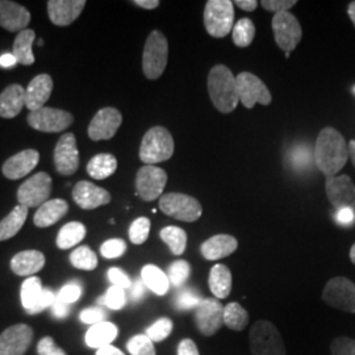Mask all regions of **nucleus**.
<instances>
[{"mask_svg":"<svg viewBox=\"0 0 355 355\" xmlns=\"http://www.w3.org/2000/svg\"><path fill=\"white\" fill-rule=\"evenodd\" d=\"M315 164L325 177H336L349 159L347 142L334 128H324L315 145Z\"/></svg>","mask_w":355,"mask_h":355,"instance_id":"obj_1","label":"nucleus"},{"mask_svg":"<svg viewBox=\"0 0 355 355\" xmlns=\"http://www.w3.org/2000/svg\"><path fill=\"white\" fill-rule=\"evenodd\" d=\"M208 94L216 110L221 114L233 112L239 103L236 76L224 64H216L208 74Z\"/></svg>","mask_w":355,"mask_h":355,"instance_id":"obj_2","label":"nucleus"},{"mask_svg":"<svg viewBox=\"0 0 355 355\" xmlns=\"http://www.w3.org/2000/svg\"><path fill=\"white\" fill-rule=\"evenodd\" d=\"M174 139L164 127L149 129L141 142L140 159L146 165L154 166L170 159L174 154Z\"/></svg>","mask_w":355,"mask_h":355,"instance_id":"obj_3","label":"nucleus"},{"mask_svg":"<svg viewBox=\"0 0 355 355\" xmlns=\"http://www.w3.org/2000/svg\"><path fill=\"white\" fill-rule=\"evenodd\" d=\"M249 343L253 355H287L279 330L270 321L258 320L254 322Z\"/></svg>","mask_w":355,"mask_h":355,"instance_id":"obj_4","label":"nucleus"},{"mask_svg":"<svg viewBox=\"0 0 355 355\" xmlns=\"http://www.w3.org/2000/svg\"><path fill=\"white\" fill-rule=\"evenodd\" d=\"M168 60V42L159 31H153L146 38L142 54V71L148 79H158L164 74Z\"/></svg>","mask_w":355,"mask_h":355,"instance_id":"obj_5","label":"nucleus"},{"mask_svg":"<svg viewBox=\"0 0 355 355\" xmlns=\"http://www.w3.org/2000/svg\"><path fill=\"white\" fill-rule=\"evenodd\" d=\"M234 3L230 0H208L204 8V26L209 36L223 38L233 31Z\"/></svg>","mask_w":355,"mask_h":355,"instance_id":"obj_6","label":"nucleus"},{"mask_svg":"<svg viewBox=\"0 0 355 355\" xmlns=\"http://www.w3.org/2000/svg\"><path fill=\"white\" fill-rule=\"evenodd\" d=\"M159 209L166 216H170L183 223L198 221L203 215L202 204L195 198L186 193L168 192L159 198Z\"/></svg>","mask_w":355,"mask_h":355,"instance_id":"obj_7","label":"nucleus"},{"mask_svg":"<svg viewBox=\"0 0 355 355\" xmlns=\"http://www.w3.org/2000/svg\"><path fill=\"white\" fill-rule=\"evenodd\" d=\"M53 190V180L48 173L40 171L33 177L26 180L17 190V200L19 204L26 208L41 207L46 203L51 198Z\"/></svg>","mask_w":355,"mask_h":355,"instance_id":"obj_8","label":"nucleus"},{"mask_svg":"<svg viewBox=\"0 0 355 355\" xmlns=\"http://www.w3.org/2000/svg\"><path fill=\"white\" fill-rule=\"evenodd\" d=\"M26 120L33 129L45 133L64 132L74 123V117L70 112L51 107H42L41 110L29 112Z\"/></svg>","mask_w":355,"mask_h":355,"instance_id":"obj_9","label":"nucleus"},{"mask_svg":"<svg viewBox=\"0 0 355 355\" xmlns=\"http://www.w3.org/2000/svg\"><path fill=\"white\" fill-rule=\"evenodd\" d=\"M272 31L275 42L284 53L296 49L303 37V31L299 20L291 12H282L272 17Z\"/></svg>","mask_w":355,"mask_h":355,"instance_id":"obj_10","label":"nucleus"},{"mask_svg":"<svg viewBox=\"0 0 355 355\" xmlns=\"http://www.w3.org/2000/svg\"><path fill=\"white\" fill-rule=\"evenodd\" d=\"M322 300L331 308L355 313L354 283L343 277L330 279L322 291Z\"/></svg>","mask_w":355,"mask_h":355,"instance_id":"obj_11","label":"nucleus"},{"mask_svg":"<svg viewBox=\"0 0 355 355\" xmlns=\"http://www.w3.org/2000/svg\"><path fill=\"white\" fill-rule=\"evenodd\" d=\"M236 85L240 102L243 104V107L249 110L254 108L257 103L262 105H268L272 101V96L266 85L252 73H240L236 76Z\"/></svg>","mask_w":355,"mask_h":355,"instance_id":"obj_12","label":"nucleus"},{"mask_svg":"<svg viewBox=\"0 0 355 355\" xmlns=\"http://www.w3.org/2000/svg\"><path fill=\"white\" fill-rule=\"evenodd\" d=\"M167 184L165 170L157 166L145 165L136 175V190L142 200L153 202L158 199Z\"/></svg>","mask_w":355,"mask_h":355,"instance_id":"obj_13","label":"nucleus"},{"mask_svg":"<svg viewBox=\"0 0 355 355\" xmlns=\"http://www.w3.org/2000/svg\"><path fill=\"white\" fill-rule=\"evenodd\" d=\"M195 322L205 337L215 336L224 325V306L218 299L202 300L195 311Z\"/></svg>","mask_w":355,"mask_h":355,"instance_id":"obj_14","label":"nucleus"},{"mask_svg":"<svg viewBox=\"0 0 355 355\" xmlns=\"http://www.w3.org/2000/svg\"><path fill=\"white\" fill-rule=\"evenodd\" d=\"M54 165L61 175L76 174L79 167V150L73 133H64L57 142L54 149Z\"/></svg>","mask_w":355,"mask_h":355,"instance_id":"obj_15","label":"nucleus"},{"mask_svg":"<svg viewBox=\"0 0 355 355\" xmlns=\"http://www.w3.org/2000/svg\"><path fill=\"white\" fill-rule=\"evenodd\" d=\"M123 123V116L112 107L102 108L94 116L89 125V137L92 141L111 140Z\"/></svg>","mask_w":355,"mask_h":355,"instance_id":"obj_16","label":"nucleus"},{"mask_svg":"<svg viewBox=\"0 0 355 355\" xmlns=\"http://www.w3.org/2000/svg\"><path fill=\"white\" fill-rule=\"evenodd\" d=\"M33 338V330L26 324L10 327L0 334V355H24Z\"/></svg>","mask_w":355,"mask_h":355,"instance_id":"obj_17","label":"nucleus"},{"mask_svg":"<svg viewBox=\"0 0 355 355\" xmlns=\"http://www.w3.org/2000/svg\"><path fill=\"white\" fill-rule=\"evenodd\" d=\"M325 191L331 205L337 209L355 208V184L347 175L328 177L325 182Z\"/></svg>","mask_w":355,"mask_h":355,"instance_id":"obj_18","label":"nucleus"},{"mask_svg":"<svg viewBox=\"0 0 355 355\" xmlns=\"http://www.w3.org/2000/svg\"><path fill=\"white\" fill-rule=\"evenodd\" d=\"M111 193L102 187H98L96 184L80 180L78 182L73 189V200L76 205H79L82 209H95L102 205L111 203Z\"/></svg>","mask_w":355,"mask_h":355,"instance_id":"obj_19","label":"nucleus"},{"mask_svg":"<svg viewBox=\"0 0 355 355\" xmlns=\"http://www.w3.org/2000/svg\"><path fill=\"white\" fill-rule=\"evenodd\" d=\"M31 12L11 0H0V26L8 32H23L31 23Z\"/></svg>","mask_w":355,"mask_h":355,"instance_id":"obj_20","label":"nucleus"},{"mask_svg":"<svg viewBox=\"0 0 355 355\" xmlns=\"http://www.w3.org/2000/svg\"><path fill=\"white\" fill-rule=\"evenodd\" d=\"M85 6V0H49L48 15L54 26H67L80 16Z\"/></svg>","mask_w":355,"mask_h":355,"instance_id":"obj_21","label":"nucleus"},{"mask_svg":"<svg viewBox=\"0 0 355 355\" xmlns=\"http://www.w3.org/2000/svg\"><path fill=\"white\" fill-rule=\"evenodd\" d=\"M40 162V153L26 149L8 158L1 167V173L7 179L17 180L28 175Z\"/></svg>","mask_w":355,"mask_h":355,"instance_id":"obj_22","label":"nucleus"},{"mask_svg":"<svg viewBox=\"0 0 355 355\" xmlns=\"http://www.w3.org/2000/svg\"><path fill=\"white\" fill-rule=\"evenodd\" d=\"M53 91V79L49 74L35 76L26 89V107L31 111H37L45 107Z\"/></svg>","mask_w":355,"mask_h":355,"instance_id":"obj_23","label":"nucleus"},{"mask_svg":"<svg viewBox=\"0 0 355 355\" xmlns=\"http://www.w3.org/2000/svg\"><path fill=\"white\" fill-rule=\"evenodd\" d=\"M237 248L239 242L233 236L217 234L202 243L200 253L207 261H217L232 255Z\"/></svg>","mask_w":355,"mask_h":355,"instance_id":"obj_24","label":"nucleus"},{"mask_svg":"<svg viewBox=\"0 0 355 355\" xmlns=\"http://www.w3.org/2000/svg\"><path fill=\"white\" fill-rule=\"evenodd\" d=\"M26 105V89L17 83L8 86L0 94V116L13 119Z\"/></svg>","mask_w":355,"mask_h":355,"instance_id":"obj_25","label":"nucleus"},{"mask_svg":"<svg viewBox=\"0 0 355 355\" xmlns=\"http://www.w3.org/2000/svg\"><path fill=\"white\" fill-rule=\"evenodd\" d=\"M69 212V204L64 199H51L42 204L33 217L37 228H49L57 224Z\"/></svg>","mask_w":355,"mask_h":355,"instance_id":"obj_26","label":"nucleus"},{"mask_svg":"<svg viewBox=\"0 0 355 355\" xmlns=\"http://www.w3.org/2000/svg\"><path fill=\"white\" fill-rule=\"evenodd\" d=\"M45 266V255L38 250H24L11 259V270L19 277H32Z\"/></svg>","mask_w":355,"mask_h":355,"instance_id":"obj_27","label":"nucleus"},{"mask_svg":"<svg viewBox=\"0 0 355 355\" xmlns=\"http://www.w3.org/2000/svg\"><path fill=\"white\" fill-rule=\"evenodd\" d=\"M117 334L119 329L114 324L103 321L99 324L91 325V328L86 333V343L92 349H102L104 346H108L111 343H114Z\"/></svg>","mask_w":355,"mask_h":355,"instance_id":"obj_28","label":"nucleus"},{"mask_svg":"<svg viewBox=\"0 0 355 355\" xmlns=\"http://www.w3.org/2000/svg\"><path fill=\"white\" fill-rule=\"evenodd\" d=\"M209 290L216 299H227L232 291V272L225 265H215L209 271Z\"/></svg>","mask_w":355,"mask_h":355,"instance_id":"obj_29","label":"nucleus"},{"mask_svg":"<svg viewBox=\"0 0 355 355\" xmlns=\"http://www.w3.org/2000/svg\"><path fill=\"white\" fill-rule=\"evenodd\" d=\"M28 208L19 204L12 212L0 221V241H7L15 237L26 224Z\"/></svg>","mask_w":355,"mask_h":355,"instance_id":"obj_30","label":"nucleus"},{"mask_svg":"<svg viewBox=\"0 0 355 355\" xmlns=\"http://www.w3.org/2000/svg\"><path fill=\"white\" fill-rule=\"evenodd\" d=\"M36 38V33L32 29H26L20 32L13 42L12 54L17 60V64L31 66L35 64V55H33V41Z\"/></svg>","mask_w":355,"mask_h":355,"instance_id":"obj_31","label":"nucleus"},{"mask_svg":"<svg viewBox=\"0 0 355 355\" xmlns=\"http://www.w3.org/2000/svg\"><path fill=\"white\" fill-rule=\"evenodd\" d=\"M117 170V159L110 153H102L92 157L87 164V173L96 180H103L111 177Z\"/></svg>","mask_w":355,"mask_h":355,"instance_id":"obj_32","label":"nucleus"},{"mask_svg":"<svg viewBox=\"0 0 355 355\" xmlns=\"http://www.w3.org/2000/svg\"><path fill=\"white\" fill-rule=\"evenodd\" d=\"M141 279L145 286L154 292L155 295H166L170 287V280L165 272L159 267L154 265H146L141 271Z\"/></svg>","mask_w":355,"mask_h":355,"instance_id":"obj_33","label":"nucleus"},{"mask_svg":"<svg viewBox=\"0 0 355 355\" xmlns=\"http://www.w3.org/2000/svg\"><path fill=\"white\" fill-rule=\"evenodd\" d=\"M86 237V227L82 223L73 221L64 224L62 228L60 229L57 236V246L61 250H67L76 246L79 242L83 241Z\"/></svg>","mask_w":355,"mask_h":355,"instance_id":"obj_34","label":"nucleus"},{"mask_svg":"<svg viewBox=\"0 0 355 355\" xmlns=\"http://www.w3.org/2000/svg\"><path fill=\"white\" fill-rule=\"evenodd\" d=\"M44 287L41 279L37 277H29L21 286V304L24 306L26 313H32V311L37 306L38 302L44 295Z\"/></svg>","mask_w":355,"mask_h":355,"instance_id":"obj_35","label":"nucleus"},{"mask_svg":"<svg viewBox=\"0 0 355 355\" xmlns=\"http://www.w3.org/2000/svg\"><path fill=\"white\" fill-rule=\"evenodd\" d=\"M249 324V313L240 303H229L224 306V325L234 331H242Z\"/></svg>","mask_w":355,"mask_h":355,"instance_id":"obj_36","label":"nucleus"},{"mask_svg":"<svg viewBox=\"0 0 355 355\" xmlns=\"http://www.w3.org/2000/svg\"><path fill=\"white\" fill-rule=\"evenodd\" d=\"M161 240L168 246L174 255H182L187 246V233L179 227H166L159 232Z\"/></svg>","mask_w":355,"mask_h":355,"instance_id":"obj_37","label":"nucleus"},{"mask_svg":"<svg viewBox=\"0 0 355 355\" xmlns=\"http://www.w3.org/2000/svg\"><path fill=\"white\" fill-rule=\"evenodd\" d=\"M255 37V26L253 21L248 17L241 19L233 26V33H232V40L234 45L239 48H248Z\"/></svg>","mask_w":355,"mask_h":355,"instance_id":"obj_38","label":"nucleus"},{"mask_svg":"<svg viewBox=\"0 0 355 355\" xmlns=\"http://www.w3.org/2000/svg\"><path fill=\"white\" fill-rule=\"evenodd\" d=\"M71 265L85 271H92L98 266V257L94 253L89 246L83 245L76 248V250L70 255Z\"/></svg>","mask_w":355,"mask_h":355,"instance_id":"obj_39","label":"nucleus"},{"mask_svg":"<svg viewBox=\"0 0 355 355\" xmlns=\"http://www.w3.org/2000/svg\"><path fill=\"white\" fill-rule=\"evenodd\" d=\"M150 220L148 217L136 218L129 228V240L135 245H142L149 239L150 233Z\"/></svg>","mask_w":355,"mask_h":355,"instance_id":"obj_40","label":"nucleus"},{"mask_svg":"<svg viewBox=\"0 0 355 355\" xmlns=\"http://www.w3.org/2000/svg\"><path fill=\"white\" fill-rule=\"evenodd\" d=\"M99 304L105 305L112 311H120L127 304V295L125 290L112 286L105 292V295L99 297Z\"/></svg>","mask_w":355,"mask_h":355,"instance_id":"obj_41","label":"nucleus"},{"mask_svg":"<svg viewBox=\"0 0 355 355\" xmlns=\"http://www.w3.org/2000/svg\"><path fill=\"white\" fill-rule=\"evenodd\" d=\"M191 275V266L189 262L186 261H175L173 262L170 267H168V280L170 284H173L174 287H180L183 286L187 279L190 278Z\"/></svg>","mask_w":355,"mask_h":355,"instance_id":"obj_42","label":"nucleus"},{"mask_svg":"<svg viewBox=\"0 0 355 355\" xmlns=\"http://www.w3.org/2000/svg\"><path fill=\"white\" fill-rule=\"evenodd\" d=\"M128 352L132 355H157L152 340L146 334H137L127 343Z\"/></svg>","mask_w":355,"mask_h":355,"instance_id":"obj_43","label":"nucleus"},{"mask_svg":"<svg viewBox=\"0 0 355 355\" xmlns=\"http://www.w3.org/2000/svg\"><path fill=\"white\" fill-rule=\"evenodd\" d=\"M173 331V321L170 318H162L157 320L152 327L146 329V336L153 343H162Z\"/></svg>","mask_w":355,"mask_h":355,"instance_id":"obj_44","label":"nucleus"},{"mask_svg":"<svg viewBox=\"0 0 355 355\" xmlns=\"http://www.w3.org/2000/svg\"><path fill=\"white\" fill-rule=\"evenodd\" d=\"M127 252V243L120 239H112L104 242L101 248V253L105 259H116L123 257Z\"/></svg>","mask_w":355,"mask_h":355,"instance_id":"obj_45","label":"nucleus"},{"mask_svg":"<svg viewBox=\"0 0 355 355\" xmlns=\"http://www.w3.org/2000/svg\"><path fill=\"white\" fill-rule=\"evenodd\" d=\"M82 296V287L79 283L76 282H71V283H67L64 284V287L60 290V292L57 293V297L67 303V304H73L79 300V297Z\"/></svg>","mask_w":355,"mask_h":355,"instance_id":"obj_46","label":"nucleus"},{"mask_svg":"<svg viewBox=\"0 0 355 355\" xmlns=\"http://www.w3.org/2000/svg\"><path fill=\"white\" fill-rule=\"evenodd\" d=\"M331 355H355V340L349 337H338L330 345Z\"/></svg>","mask_w":355,"mask_h":355,"instance_id":"obj_47","label":"nucleus"},{"mask_svg":"<svg viewBox=\"0 0 355 355\" xmlns=\"http://www.w3.org/2000/svg\"><path fill=\"white\" fill-rule=\"evenodd\" d=\"M107 277H108L110 282L112 283V286L120 287V288H123V290H128V288H130V286H132V280L129 278V275L125 274V272H124L121 268H119V267H111V268L108 270Z\"/></svg>","mask_w":355,"mask_h":355,"instance_id":"obj_48","label":"nucleus"},{"mask_svg":"<svg viewBox=\"0 0 355 355\" xmlns=\"http://www.w3.org/2000/svg\"><path fill=\"white\" fill-rule=\"evenodd\" d=\"M296 0H263L261 1L262 7L270 11V12L277 13L288 12L293 6H296Z\"/></svg>","mask_w":355,"mask_h":355,"instance_id":"obj_49","label":"nucleus"},{"mask_svg":"<svg viewBox=\"0 0 355 355\" xmlns=\"http://www.w3.org/2000/svg\"><path fill=\"white\" fill-rule=\"evenodd\" d=\"M200 302H202L200 297L195 292H192L191 290H184L178 295L177 306L179 309L187 311L191 308H196L198 305L200 304Z\"/></svg>","mask_w":355,"mask_h":355,"instance_id":"obj_50","label":"nucleus"},{"mask_svg":"<svg viewBox=\"0 0 355 355\" xmlns=\"http://www.w3.org/2000/svg\"><path fill=\"white\" fill-rule=\"evenodd\" d=\"M107 318V313L103 311L102 308L99 306H92V308H87L85 311L80 312V320L85 322V324H91V325H95V324H99L105 321Z\"/></svg>","mask_w":355,"mask_h":355,"instance_id":"obj_51","label":"nucleus"},{"mask_svg":"<svg viewBox=\"0 0 355 355\" xmlns=\"http://www.w3.org/2000/svg\"><path fill=\"white\" fill-rule=\"evenodd\" d=\"M38 355H67L60 349L51 337H44L37 345Z\"/></svg>","mask_w":355,"mask_h":355,"instance_id":"obj_52","label":"nucleus"},{"mask_svg":"<svg viewBox=\"0 0 355 355\" xmlns=\"http://www.w3.org/2000/svg\"><path fill=\"white\" fill-rule=\"evenodd\" d=\"M311 161V153L309 148L306 146H296L291 153V162L296 167H304L308 166Z\"/></svg>","mask_w":355,"mask_h":355,"instance_id":"obj_53","label":"nucleus"},{"mask_svg":"<svg viewBox=\"0 0 355 355\" xmlns=\"http://www.w3.org/2000/svg\"><path fill=\"white\" fill-rule=\"evenodd\" d=\"M178 355H200L196 343L191 338H184L178 345Z\"/></svg>","mask_w":355,"mask_h":355,"instance_id":"obj_54","label":"nucleus"},{"mask_svg":"<svg viewBox=\"0 0 355 355\" xmlns=\"http://www.w3.org/2000/svg\"><path fill=\"white\" fill-rule=\"evenodd\" d=\"M51 315L54 318H64L70 312V304L61 302L58 297H55L54 304L51 305Z\"/></svg>","mask_w":355,"mask_h":355,"instance_id":"obj_55","label":"nucleus"},{"mask_svg":"<svg viewBox=\"0 0 355 355\" xmlns=\"http://www.w3.org/2000/svg\"><path fill=\"white\" fill-rule=\"evenodd\" d=\"M146 291V286L145 283L141 280H136L135 283H132L130 288H129V295H130V299L133 302H140L141 299L144 297Z\"/></svg>","mask_w":355,"mask_h":355,"instance_id":"obj_56","label":"nucleus"},{"mask_svg":"<svg viewBox=\"0 0 355 355\" xmlns=\"http://www.w3.org/2000/svg\"><path fill=\"white\" fill-rule=\"evenodd\" d=\"M355 214L353 208H341L337 212V221L343 225H350L354 221Z\"/></svg>","mask_w":355,"mask_h":355,"instance_id":"obj_57","label":"nucleus"},{"mask_svg":"<svg viewBox=\"0 0 355 355\" xmlns=\"http://www.w3.org/2000/svg\"><path fill=\"white\" fill-rule=\"evenodd\" d=\"M234 6H239L243 11L253 12L258 7V1H255V0H236Z\"/></svg>","mask_w":355,"mask_h":355,"instance_id":"obj_58","label":"nucleus"},{"mask_svg":"<svg viewBox=\"0 0 355 355\" xmlns=\"http://www.w3.org/2000/svg\"><path fill=\"white\" fill-rule=\"evenodd\" d=\"M17 64V60L15 58L12 53H7V54H3L0 57V66L1 67H13L15 64Z\"/></svg>","mask_w":355,"mask_h":355,"instance_id":"obj_59","label":"nucleus"},{"mask_svg":"<svg viewBox=\"0 0 355 355\" xmlns=\"http://www.w3.org/2000/svg\"><path fill=\"white\" fill-rule=\"evenodd\" d=\"M95 355H125L120 349L114 347L112 345H108V346H104L102 349H98L96 354Z\"/></svg>","mask_w":355,"mask_h":355,"instance_id":"obj_60","label":"nucleus"},{"mask_svg":"<svg viewBox=\"0 0 355 355\" xmlns=\"http://www.w3.org/2000/svg\"><path fill=\"white\" fill-rule=\"evenodd\" d=\"M133 3L144 10H154L159 6L158 0H135Z\"/></svg>","mask_w":355,"mask_h":355,"instance_id":"obj_61","label":"nucleus"},{"mask_svg":"<svg viewBox=\"0 0 355 355\" xmlns=\"http://www.w3.org/2000/svg\"><path fill=\"white\" fill-rule=\"evenodd\" d=\"M347 148H349V157L352 159V164L355 167V140H352L347 144Z\"/></svg>","mask_w":355,"mask_h":355,"instance_id":"obj_62","label":"nucleus"},{"mask_svg":"<svg viewBox=\"0 0 355 355\" xmlns=\"http://www.w3.org/2000/svg\"><path fill=\"white\" fill-rule=\"evenodd\" d=\"M347 13H349V17H350V20L353 21V24H354L355 26V1H352V3L349 4Z\"/></svg>","mask_w":355,"mask_h":355,"instance_id":"obj_63","label":"nucleus"},{"mask_svg":"<svg viewBox=\"0 0 355 355\" xmlns=\"http://www.w3.org/2000/svg\"><path fill=\"white\" fill-rule=\"evenodd\" d=\"M350 259H352V262L355 265V243L352 246V249H350Z\"/></svg>","mask_w":355,"mask_h":355,"instance_id":"obj_64","label":"nucleus"}]
</instances>
